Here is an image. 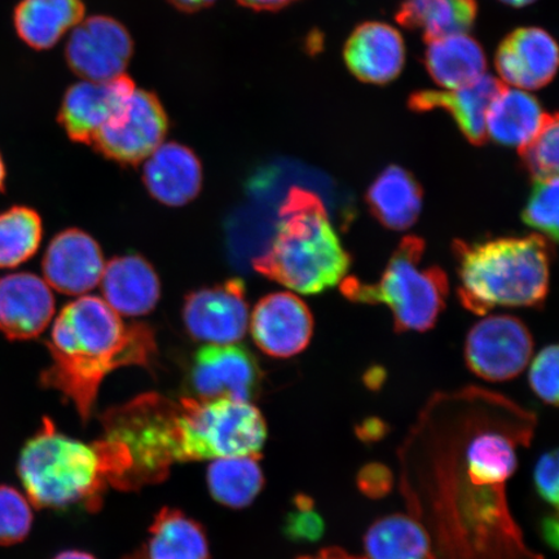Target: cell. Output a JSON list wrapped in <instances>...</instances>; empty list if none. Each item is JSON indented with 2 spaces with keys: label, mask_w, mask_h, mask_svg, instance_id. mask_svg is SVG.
<instances>
[{
  "label": "cell",
  "mask_w": 559,
  "mask_h": 559,
  "mask_svg": "<svg viewBox=\"0 0 559 559\" xmlns=\"http://www.w3.org/2000/svg\"><path fill=\"white\" fill-rule=\"evenodd\" d=\"M48 348L52 365L41 373V384L72 402L85 423L93 415L105 377L122 367L150 368L157 354L150 325L126 324L103 299L93 296L62 309Z\"/></svg>",
  "instance_id": "obj_1"
},
{
  "label": "cell",
  "mask_w": 559,
  "mask_h": 559,
  "mask_svg": "<svg viewBox=\"0 0 559 559\" xmlns=\"http://www.w3.org/2000/svg\"><path fill=\"white\" fill-rule=\"evenodd\" d=\"M352 257L317 193L293 187L278 210L270 247L257 257L261 275L300 295H319L344 282Z\"/></svg>",
  "instance_id": "obj_2"
},
{
  "label": "cell",
  "mask_w": 559,
  "mask_h": 559,
  "mask_svg": "<svg viewBox=\"0 0 559 559\" xmlns=\"http://www.w3.org/2000/svg\"><path fill=\"white\" fill-rule=\"evenodd\" d=\"M453 253L460 280L457 295L466 310L485 314L496 307H539L547 298L551 248L545 237H500L465 242Z\"/></svg>",
  "instance_id": "obj_3"
},
{
  "label": "cell",
  "mask_w": 559,
  "mask_h": 559,
  "mask_svg": "<svg viewBox=\"0 0 559 559\" xmlns=\"http://www.w3.org/2000/svg\"><path fill=\"white\" fill-rule=\"evenodd\" d=\"M179 402L144 394L103 416L99 443L109 471V485L135 489L166 478L177 463Z\"/></svg>",
  "instance_id": "obj_4"
},
{
  "label": "cell",
  "mask_w": 559,
  "mask_h": 559,
  "mask_svg": "<svg viewBox=\"0 0 559 559\" xmlns=\"http://www.w3.org/2000/svg\"><path fill=\"white\" fill-rule=\"evenodd\" d=\"M17 471L27 500L37 508L96 509L109 485L108 466L99 444L61 435L48 418L21 451Z\"/></svg>",
  "instance_id": "obj_5"
},
{
  "label": "cell",
  "mask_w": 559,
  "mask_h": 559,
  "mask_svg": "<svg viewBox=\"0 0 559 559\" xmlns=\"http://www.w3.org/2000/svg\"><path fill=\"white\" fill-rule=\"evenodd\" d=\"M425 241L404 237L373 284L349 277L341 284L342 295L355 304L386 305L393 312L396 332H426L443 312L450 283L442 269L424 265Z\"/></svg>",
  "instance_id": "obj_6"
},
{
  "label": "cell",
  "mask_w": 559,
  "mask_h": 559,
  "mask_svg": "<svg viewBox=\"0 0 559 559\" xmlns=\"http://www.w3.org/2000/svg\"><path fill=\"white\" fill-rule=\"evenodd\" d=\"M267 439L261 411L247 402H200L181 397L177 419V463L258 457Z\"/></svg>",
  "instance_id": "obj_7"
},
{
  "label": "cell",
  "mask_w": 559,
  "mask_h": 559,
  "mask_svg": "<svg viewBox=\"0 0 559 559\" xmlns=\"http://www.w3.org/2000/svg\"><path fill=\"white\" fill-rule=\"evenodd\" d=\"M167 130L169 120L158 97L135 88L91 145L118 164L138 165L164 144Z\"/></svg>",
  "instance_id": "obj_8"
},
{
  "label": "cell",
  "mask_w": 559,
  "mask_h": 559,
  "mask_svg": "<svg viewBox=\"0 0 559 559\" xmlns=\"http://www.w3.org/2000/svg\"><path fill=\"white\" fill-rule=\"evenodd\" d=\"M262 370L253 355L239 345H207L195 353L187 374V391L200 402L251 403L260 393Z\"/></svg>",
  "instance_id": "obj_9"
},
{
  "label": "cell",
  "mask_w": 559,
  "mask_h": 559,
  "mask_svg": "<svg viewBox=\"0 0 559 559\" xmlns=\"http://www.w3.org/2000/svg\"><path fill=\"white\" fill-rule=\"evenodd\" d=\"M533 352L534 340L528 328L510 314H495L479 321L467 334L465 344L467 367L491 382L520 376Z\"/></svg>",
  "instance_id": "obj_10"
},
{
  "label": "cell",
  "mask_w": 559,
  "mask_h": 559,
  "mask_svg": "<svg viewBox=\"0 0 559 559\" xmlns=\"http://www.w3.org/2000/svg\"><path fill=\"white\" fill-rule=\"evenodd\" d=\"M183 320L195 341L234 345L248 332L249 306L240 278L200 289L186 298Z\"/></svg>",
  "instance_id": "obj_11"
},
{
  "label": "cell",
  "mask_w": 559,
  "mask_h": 559,
  "mask_svg": "<svg viewBox=\"0 0 559 559\" xmlns=\"http://www.w3.org/2000/svg\"><path fill=\"white\" fill-rule=\"evenodd\" d=\"M132 50V39L122 24L107 16H95L82 20L70 34L67 60L85 81H109L123 75Z\"/></svg>",
  "instance_id": "obj_12"
},
{
  "label": "cell",
  "mask_w": 559,
  "mask_h": 559,
  "mask_svg": "<svg viewBox=\"0 0 559 559\" xmlns=\"http://www.w3.org/2000/svg\"><path fill=\"white\" fill-rule=\"evenodd\" d=\"M255 345L274 358H292L309 346L313 333L312 313L292 293H274L257 304L250 319Z\"/></svg>",
  "instance_id": "obj_13"
},
{
  "label": "cell",
  "mask_w": 559,
  "mask_h": 559,
  "mask_svg": "<svg viewBox=\"0 0 559 559\" xmlns=\"http://www.w3.org/2000/svg\"><path fill=\"white\" fill-rule=\"evenodd\" d=\"M136 87L124 74L109 81H83L67 91L59 121L70 139L93 144L97 132L122 108Z\"/></svg>",
  "instance_id": "obj_14"
},
{
  "label": "cell",
  "mask_w": 559,
  "mask_h": 559,
  "mask_svg": "<svg viewBox=\"0 0 559 559\" xmlns=\"http://www.w3.org/2000/svg\"><path fill=\"white\" fill-rule=\"evenodd\" d=\"M45 282L68 296H81L100 283L105 263L99 243L81 229L69 228L48 245Z\"/></svg>",
  "instance_id": "obj_15"
},
{
  "label": "cell",
  "mask_w": 559,
  "mask_h": 559,
  "mask_svg": "<svg viewBox=\"0 0 559 559\" xmlns=\"http://www.w3.org/2000/svg\"><path fill=\"white\" fill-rule=\"evenodd\" d=\"M55 298L44 278L12 274L0 278V332L10 340H32L46 330Z\"/></svg>",
  "instance_id": "obj_16"
},
{
  "label": "cell",
  "mask_w": 559,
  "mask_h": 559,
  "mask_svg": "<svg viewBox=\"0 0 559 559\" xmlns=\"http://www.w3.org/2000/svg\"><path fill=\"white\" fill-rule=\"evenodd\" d=\"M558 47L539 27H522L502 40L496 53V69L509 85L523 90L547 86L555 79Z\"/></svg>",
  "instance_id": "obj_17"
},
{
  "label": "cell",
  "mask_w": 559,
  "mask_h": 559,
  "mask_svg": "<svg viewBox=\"0 0 559 559\" xmlns=\"http://www.w3.org/2000/svg\"><path fill=\"white\" fill-rule=\"evenodd\" d=\"M504 87V83L485 74L471 85L456 90L419 91L409 97L408 105L415 111H450L465 138L474 145H481L487 139V111Z\"/></svg>",
  "instance_id": "obj_18"
},
{
  "label": "cell",
  "mask_w": 559,
  "mask_h": 559,
  "mask_svg": "<svg viewBox=\"0 0 559 559\" xmlns=\"http://www.w3.org/2000/svg\"><path fill=\"white\" fill-rule=\"evenodd\" d=\"M345 60L360 81L384 85L395 80L404 67L402 35L386 24H361L347 40Z\"/></svg>",
  "instance_id": "obj_19"
},
{
  "label": "cell",
  "mask_w": 559,
  "mask_h": 559,
  "mask_svg": "<svg viewBox=\"0 0 559 559\" xmlns=\"http://www.w3.org/2000/svg\"><path fill=\"white\" fill-rule=\"evenodd\" d=\"M146 190L160 204L178 207L198 198L202 186L200 159L187 146L160 144L146 158L144 166Z\"/></svg>",
  "instance_id": "obj_20"
},
{
  "label": "cell",
  "mask_w": 559,
  "mask_h": 559,
  "mask_svg": "<svg viewBox=\"0 0 559 559\" xmlns=\"http://www.w3.org/2000/svg\"><path fill=\"white\" fill-rule=\"evenodd\" d=\"M104 302L124 317H143L155 309L160 296L156 271L139 255L114 258L102 276Z\"/></svg>",
  "instance_id": "obj_21"
},
{
  "label": "cell",
  "mask_w": 559,
  "mask_h": 559,
  "mask_svg": "<svg viewBox=\"0 0 559 559\" xmlns=\"http://www.w3.org/2000/svg\"><path fill=\"white\" fill-rule=\"evenodd\" d=\"M366 200L382 226L404 230L414 226L421 213L423 190L414 175L393 165L370 185Z\"/></svg>",
  "instance_id": "obj_22"
},
{
  "label": "cell",
  "mask_w": 559,
  "mask_h": 559,
  "mask_svg": "<svg viewBox=\"0 0 559 559\" xmlns=\"http://www.w3.org/2000/svg\"><path fill=\"white\" fill-rule=\"evenodd\" d=\"M85 16L82 0H21L15 10L19 37L35 50H48Z\"/></svg>",
  "instance_id": "obj_23"
},
{
  "label": "cell",
  "mask_w": 559,
  "mask_h": 559,
  "mask_svg": "<svg viewBox=\"0 0 559 559\" xmlns=\"http://www.w3.org/2000/svg\"><path fill=\"white\" fill-rule=\"evenodd\" d=\"M425 66L438 85L456 90L484 76L487 60L477 40L457 34L428 41Z\"/></svg>",
  "instance_id": "obj_24"
},
{
  "label": "cell",
  "mask_w": 559,
  "mask_h": 559,
  "mask_svg": "<svg viewBox=\"0 0 559 559\" xmlns=\"http://www.w3.org/2000/svg\"><path fill=\"white\" fill-rule=\"evenodd\" d=\"M544 118L533 95L506 86L487 111L486 132L496 143L522 148L539 132Z\"/></svg>",
  "instance_id": "obj_25"
},
{
  "label": "cell",
  "mask_w": 559,
  "mask_h": 559,
  "mask_svg": "<svg viewBox=\"0 0 559 559\" xmlns=\"http://www.w3.org/2000/svg\"><path fill=\"white\" fill-rule=\"evenodd\" d=\"M475 0H405L397 23L424 33L426 44L450 35L465 34L477 17Z\"/></svg>",
  "instance_id": "obj_26"
},
{
  "label": "cell",
  "mask_w": 559,
  "mask_h": 559,
  "mask_svg": "<svg viewBox=\"0 0 559 559\" xmlns=\"http://www.w3.org/2000/svg\"><path fill=\"white\" fill-rule=\"evenodd\" d=\"M365 548L368 559H436L428 531L404 514L376 521L367 531Z\"/></svg>",
  "instance_id": "obj_27"
},
{
  "label": "cell",
  "mask_w": 559,
  "mask_h": 559,
  "mask_svg": "<svg viewBox=\"0 0 559 559\" xmlns=\"http://www.w3.org/2000/svg\"><path fill=\"white\" fill-rule=\"evenodd\" d=\"M146 559H209V543L199 522L180 510L164 508L150 528Z\"/></svg>",
  "instance_id": "obj_28"
},
{
  "label": "cell",
  "mask_w": 559,
  "mask_h": 559,
  "mask_svg": "<svg viewBox=\"0 0 559 559\" xmlns=\"http://www.w3.org/2000/svg\"><path fill=\"white\" fill-rule=\"evenodd\" d=\"M263 485L258 457L216 459L207 467L209 491L223 507H249L262 491Z\"/></svg>",
  "instance_id": "obj_29"
},
{
  "label": "cell",
  "mask_w": 559,
  "mask_h": 559,
  "mask_svg": "<svg viewBox=\"0 0 559 559\" xmlns=\"http://www.w3.org/2000/svg\"><path fill=\"white\" fill-rule=\"evenodd\" d=\"M44 236L40 216L16 206L0 214V269H15L37 253Z\"/></svg>",
  "instance_id": "obj_30"
},
{
  "label": "cell",
  "mask_w": 559,
  "mask_h": 559,
  "mask_svg": "<svg viewBox=\"0 0 559 559\" xmlns=\"http://www.w3.org/2000/svg\"><path fill=\"white\" fill-rule=\"evenodd\" d=\"M558 128L557 115H545L539 132L520 148L523 165L535 180L558 177Z\"/></svg>",
  "instance_id": "obj_31"
},
{
  "label": "cell",
  "mask_w": 559,
  "mask_h": 559,
  "mask_svg": "<svg viewBox=\"0 0 559 559\" xmlns=\"http://www.w3.org/2000/svg\"><path fill=\"white\" fill-rule=\"evenodd\" d=\"M523 222L555 242L558 239V177L535 180Z\"/></svg>",
  "instance_id": "obj_32"
},
{
  "label": "cell",
  "mask_w": 559,
  "mask_h": 559,
  "mask_svg": "<svg viewBox=\"0 0 559 559\" xmlns=\"http://www.w3.org/2000/svg\"><path fill=\"white\" fill-rule=\"evenodd\" d=\"M33 524L32 502L19 489L0 486V545L26 539Z\"/></svg>",
  "instance_id": "obj_33"
},
{
  "label": "cell",
  "mask_w": 559,
  "mask_h": 559,
  "mask_svg": "<svg viewBox=\"0 0 559 559\" xmlns=\"http://www.w3.org/2000/svg\"><path fill=\"white\" fill-rule=\"evenodd\" d=\"M531 389L544 403L558 404V347H544L533 361L528 376Z\"/></svg>",
  "instance_id": "obj_34"
},
{
  "label": "cell",
  "mask_w": 559,
  "mask_h": 559,
  "mask_svg": "<svg viewBox=\"0 0 559 559\" xmlns=\"http://www.w3.org/2000/svg\"><path fill=\"white\" fill-rule=\"evenodd\" d=\"M325 524L314 512L313 502L306 496L296 499V510L286 520L285 531L293 540L314 542L324 534Z\"/></svg>",
  "instance_id": "obj_35"
},
{
  "label": "cell",
  "mask_w": 559,
  "mask_h": 559,
  "mask_svg": "<svg viewBox=\"0 0 559 559\" xmlns=\"http://www.w3.org/2000/svg\"><path fill=\"white\" fill-rule=\"evenodd\" d=\"M558 452L543 454L535 466L534 481L537 493L554 508L558 507Z\"/></svg>",
  "instance_id": "obj_36"
},
{
  "label": "cell",
  "mask_w": 559,
  "mask_h": 559,
  "mask_svg": "<svg viewBox=\"0 0 559 559\" xmlns=\"http://www.w3.org/2000/svg\"><path fill=\"white\" fill-rule=\"evenodd\" d=\"M393 474L386 466L369 464L362 467L358 475V485L369 498L379 499L389 493L393 487Z\"/></svg>",
  "instance_id": "obj_37"
},
{
  "label": "cell",
  "mask_w": 559,
  "mask_h": 559,
  "mask_svg": "<svg viewBox=\"0 0 559 559\" xmlns=\"http://www.w3.org/2000/svg\"><path fill=\"white\" fill-rule=\"evenodd\" d=\"M237 2L255 11H276L297 0H237Z\"/></svg>",
  "instance_id": "obj_38"
},
{
  "label": "cell",
  "mask_w": 559,
  "mask_h": 559,
  "mask_svg": "<svg viewBox=\"0 0 559 559\" xmlns=\"http://www.w3.org/2000/svg\"><path fill=\"white\" fill-rule=\"evenodd\" d=\"M177 9L186 12H195L212 5L215 0H169Z\"/></svg>",
  "instance_id": "obj_39"
},
{
  "label": "cell",
  "mask_w": 559,
  "mask_h": 559,
  "mask_svg": "<svg viewBox=\"0 0 559 559\" xmlns=\"http://www.w3.org/2000/svg\"><path fill=\"white\" fill-rule=\"evenodd\" d=\"M298 559H366L347 554V551L337 548H328L320 550L319 554L305 556Z\"/></svg>",
  "instance_id": "obj_40"
},
{
  "label": "cell",
  "mask_w": 559,
  "mask_h": 559,
  "mask_svg": "<svg viewBox=\"0 0 559 559\" xmlns=\"http://www.w3.org/2000/svg\"><path fill=\"white\" fill-rule=\"evenodd\" d=\"M359 436L362 440H369V442L380 439L383 436V425L372 419V421L362 425Z\"/></svg>",
  "instance_id": "obj_41"
},
{
  "label": "cell",
  "mask_w": 559,
  "mask_h": 559,
  "mask_svg": "<svg viewBox=\"0 0 559 559\" xmlns=\"http://www.w3.org/2000/svg\"><path fill=\"white\" fill-rule=\"evenodd\" d=\"M543 533L545 539L548 540V544L551 547H558V522L556 519H549L543 524Z\"/></svg>",
  "instance_id": "obj_42"
},
{
  "label": "cell",
  "mask_w": 559,
  "mask_h": 559,
  "mask_svg": "<svg viewBox=\"0 0 559 559\" xmlns=\"http://www.w3.org/2000/svg\"><path fill=\"white\" fill-rule=\"evenodd\" d=\"M53 559H96V558L94 556L85 554V551L66 550V551H61V554L56 556Z\"/></svg>",
  "instance_id": "obj_43"
},
{
  "label": "cell",
  "mask_w": 559,
  "mask_h": 559,
  "mask_svg": "<svg viewBox=\"0 0 559 559\" xmlns=\"http://www.w3.org/2000/svg\"><path fill=\"white\" fill-rule=\"evenodd\" d=\"M501 2L513 7H524L535 2V0H501Z\"/></svg>",
  "instance_id": "obj_44"
},
{
  "label": "cell",
  "mask_w": 559,
  "mask_h": 559,
  "mask_svg": "<svg viewBox=\"0 0 559 559\" xmlns=\"http://www.w3.org/2000/svg\"><path fill=\"white\" fill-rule=\"evenodd\" d=\"M4 179H5V167H4L2 156H0V190H2V188L4 186Z\"/></svg>",
  "instance_id": "obj_45"
},
{
  "label": "cell",
  "mask_w": 559,
  "mask_h": 559,
  "mask_svg": "<svg viewBox=\"0 0 559 559\" xmlns=\"http://www.w3.org/2000/svg\"><path fill=\"white\" fill-rule=\"evenodd\" d=\"M126 559H146V557L142 554H138L135 556H132V557L126 558Z\"/></svg>",
  "instance_id": "obj_46"
}]
</instances>
